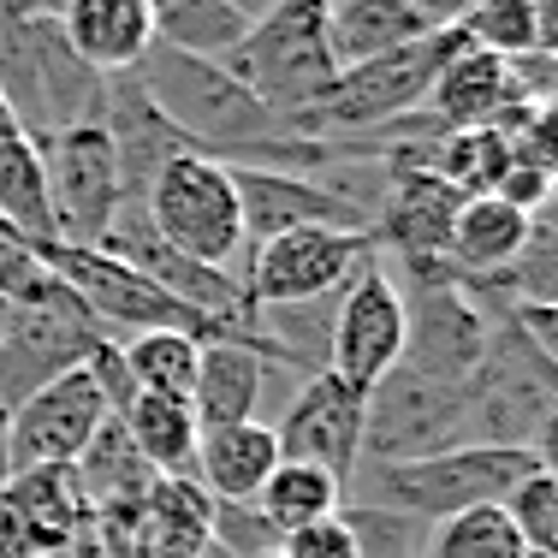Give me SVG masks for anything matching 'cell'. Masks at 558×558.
Masks as SVG:
<instances>
[{"label": "cell", "instance_id": "cell-1", "mask_svg": "<svg viewBox=\"0 0 558 558\" xmlns=\"http://www.w3.org/2000/svg\"><path fill=\"white\" fill-rule=\"evenodd\" d=\"M220 65L291 137V125L322 108L333 77H339L333 54H327V0H279L268 19L250 24L238 54L220 60Z\"/></svg>", "mask_w": 558, "mask_h": 558}, {"label": "cell", "instance_id": "cell-2", "mask_svg": "<svg viewBox=\"0 0 558 558\" xmlns=\"http://www.w3.org/2000/svg\"><path fill=\"white\" fill-rule=\"evenodd\" d=\"M463 48L458 31H428L416 36L410 48L398 54H380L368 65H351V72L333 77L327 101L315 113H303L291 125V137L303 143H333V149H351V137H368V131H387L404 125L410 113H422L434 77L446 72V60Z\"/></svg>", "mask_w": 558, "mask_h": 558}, {"label": "cell", "instance_id": "cell-3", "mask_svg": "<svg viewBox=\"0 0 558 558\" xmlns=\"http://www.w3.org/2000/svg\"><path fill=\"white\" fill-rule=\"evenodd\" d=\"M529 470H535V458L511 446H446L404 463H363L356 475L368 482L363 505H380V511L434 529L458 511H475V505H499Z\"/></svg>", "mask_w": 558, "mask_h": 558}, {"label": "cell", "instance_id": "cell-4", "mask_svg": "<svg viewBox=\"0 0 558 558\" xmlns=\"http://www.w3.org/2000/svg\"><path fill=\"white\" fill-rule=\"evenodd\" d=\"M36 262H43L48 274L65 279V291H72L77 303H84V315L101 327V339L125 333H184L196 344H215V339H232L226 327H215L203 310H191V303H179L172 291H161L149 274H137L131 262L108 256V250H72V244H43L36 250ZM238 344V339H232Z\"/></svg>", "mask_w": 558, "mask_h": 558}, {"label": "cell", "instance_id": "cell-5", "mask_svg": "<svg viewBox=\"0 0 558 558\" xmlns=\"http://www.w3.org/2000/svg\"><path fill=\"white\" fill-rule=\"evenodd\" d=\"M143 215H149L155 238L172 244L179 256L238 274L232 262L244 256V215H238V184L226 161L196 155V149L172 155L149 179V191H143Z\"/></svg>", "mask_w": 558, "mask_h": 558}, {"label": "cell", "instance_id": "cell-6", "mask_svg": "<svg viewBox=\"0 0 558 558\" xmlns=\"http://www.w3.org/2000/svg\"><path fill=\"white\" fill-rule=\"evenodd\" d=\"M48 179V215H54V244L101 250L125 208V172L101 125H72L54 137H36Z\"/></svg>", "mask_w": 558, "mask_h": 558}, {"label": "cell", "instance_id": "cell-7", "mask_svg": "<svg viewBox=\"0 0 558 558\" xmlns=\"http://www.w3.org/2000/svg\"><path fill=\"white\" fill-rule=\"evenodd\" d=\"M375 256V238L356 226H303V232L268 238L244 256V286L250 310H291V303H315L344 291L363 262Z\"/></svg>", "mask_w": 558, "mask_h": 558}, {"label": "cell", "instance_id": "cell-8", "mask_svg": "<svg viewBox=\"0 0 558 558\" xmlns=\"http://www.w3.org/2000/svg\"><path fill=\"white\" fill-rule=\"evenodd\" d=\"M108 422V398H101L89 368H65V375L43 380L31 398L0 416V446H7V475L31 470H72V458L96 440Z\"/></svg>", "mask_w": 558, "mask_h": 558}, {"label": "cell", "instance_id": "cell-9", "mask_svg": "<svg viewBox=\"0 0 558 558\" xmlns=\"http://www.w3.org/2000/svg\"><path fill=\"white\" fill-rule=\"evenodd\" d=\"M398 363H404V298H398L387 262L368 256L339 291L333 333H327V375L356 392H375Z\"/></svg>", "mask_w": 558, "mask_h": 558}, {"label": "cell", "instance_id": "cell-10", "mask_svg": "<svg viewBox=\"0 0 558 558\" xmlns=\"http://www.w3.org/2000/svg\"><path fill=\"white\" fill-rule=\"evenodd\" d=\"M363 422H368V392L344 387L327 368L303 375L291 404L274 422L279 463H310V470L333 475L339 487L356 482V470H363Z\"/></svg>", "mask_w": 558, "mask_h": 558}, {"label": "cell", "instance_id": "cell-11", "mask_svg": "<svg viewBox=\"0 0 558 558\" xmlns=\"http://www.w3.org/2000/svg\"><path fill=\"white\" fill-rule=\"evenodd\" d=\"M463 398H470V387H440V380H422L398 363L368 392L363 463H404V458H428V451L458 446Z\"/></svg>", "mask_w": 558, "mask_h": 558}, {"label": "cell", "instance_id": "cell-12", "mask_svg": "<svg viewBox=\"0 0 558 558\" xmlns=\"http://www.w3.org/2000/svg\"><path fill=\"white\" fill-rule=\"evenodd\" d=\"M387 161V155H380ZM387 196L375 203L368 238L375 256H398V262H446L451 244V220H458L463 196L446 179H434L428 167H392L387 161Z\"/></svg>", "mask_w": 558, "mask_h": 558}, {"label": "cell", "instance_id": "cell-13", "mask_svg": "<svg viewBox=\"0 0 558 558\" xmlns=\"http://www.w3.org/2000/svg\"><path fill=\"white\" fill-rule=\"evenodd\" d=\"M232 184H238V215H244V256L268 238L303 232V226H356V232H368L363 208L327 191L322 179H298V172H274V167H232Z\"/></svg>", "mask_w": 558, "mask_h": 558}, {"label": "cell", "instance_id": "cell-14", "mask_svg": "<svg viewBox=\"0 0 558 558\" xmlns=\"http://www.w3.org/2000/svg\"><path fill=\"white\" fill-rule=\"evenodd\" d=\"M279 375L286 368H274L256 344H232V339L203 344V356H196V387H191V410L203 422V434L238 428V422H262V398L274 392Z\"/></svg>", "mask_w": 558, "mask_h": 558}, {"label": "cell", "instance_id": "cell-15", "mask_svg": "<svg viewBox=\"0 0 558 558\" xmlns=\"http://www.w3.org/2000/svg\"><path fill=\"white\" fill-rule=\"evenodd\" d=\"M517 101H529V96H523V84H517L511 60H494V54H482V48H458V54L446 60V72L434 77L422 113L440 131H482V125H499Z\"/></svg>", "mask_w": 558, "mask_h": 558}, {"label": "cell", "instance_id": "cell-16", "mask_svg": "<svg viewBox=\"0 0 558 558\" xmlns=\"http://www.w3.org/2000/svg\"><path fill=\"white\" fill-rule=\"evenodd\" d=\"M54 24L65 36L77 60L101 77L131 72L155 43V19H149V0H60Z\"/></svg>", "mask_w": 558, "mask_h": 558}, {"label": "cell", "instance_id": "cell-17", "mask_svg": "<svg viewBox=\"0 0 558 558\" xmlns=\"http://www.w3.org/2000/svg\"><path fill=\"white\" fill-rule=\"evenodd\" d=\"M101 131H108L113 155H119V172H125V203H143L149 179L161 172L172 155H184L191 143L167 125L161 113L149 108V96L137 89V77L119 72L108 77V101H101Z\"/></svg>", "mask_w": 558, "mask_h": 558}, {"label": "cell", "instance_id": "cell-18", "mask_svg": "<svg viewBox=\"0 0 558 558\" xmlns=\"http://www.w3.org/2000/svg\"><path fill=\"white\" fill-rule=\"evenodd\" d=\"M279 470L274 422H238V428H208L196 440V487L215 505H256L262 482Z\"/></svg>", "mask_w": 558, "mask_h": 558}, {"label": "cell", "instance_id": "cell-19", "mask_svg": "<svg viewBox=\"0 0 558 558\" xmlns=\"http://www.w3.org/2000/svg\"><path fill=\"white\" fill-rule=\"evenodd\" d=\"M72 482H77V494H84L89 517L101 523V517H131L149 499V487L161 482V475L149 470V458H143L137 446H131L125 422L108 416L96 428V440L72 458Z\"/></svg>", "mask_w": 558, "mask_h": 558}, {"label": "cell", "instance_id": "cell-20", "mask_svg": "<svg viewBox=\"0 0 558 558\" xmlns=\"http://www.w3.org/2000/svg\"><path fill=\"white\" fill-rule=\"evenodd\" d=\"M529 220L535 215H523V208L505 203V196H463L458 220H451L446 268L475 279V286H482V279H505L529 244Z\"/></svg>", "mask_w": 558, "mask_h": 558}, {"label": "cell", "instance_id": "cell-21", "mask_svg": "<svg viewBox=\"0 0 558 558\" xmlns=\"http://www.w3.org/2000/svg\"><path fill=\"white\" fill-rule=\"evenodd\" d=\"M416 36H428V24L410 0H327V54L339 72L398 54Z\"/></svg>", "mask_w": 558, "mask_h": 558}, {"label": "cell", "instance_id": "cell-22", "mask_svg": "<svg viewBox=\"0 0 558 558\" xmlns=\"http://www.w3.org/2000/svg\"><path fill=\"white\" fill-rule=\"evenodd\" d=\"M0 220L31 250L54 244V215H48V179L43 149L19 119H0Z\"/></svg>", "mask_w": 558, "mask_h": 558}, {"label": "cell", "instance_id": "cell-23", "mask_svg": "<svg viewBox=\"0 0 558 558\" xmlns=\"http://www.w3.org/2000/svg\"><path fill=\"white\" fill-rule=\"evenodd\" d=\"M137 535L149 547L196 558L208 547V535H215V499L196 487V475H161L149 487V499L137 505Z\"/></svg>", "mask_w": 558, "mask_h": 558}, {"label": "cell", "instance_id": "cell-24", "mask_svg": "<svg viewBox=\"0 0 558 558\" xmlns=\"http://www.w3.org/2000/svg\"><path fill=\"white\" fill-rule=\"evenodd\" d=\"M125 434L131 446L149 458L155 475H191L196 463V440H203V422H196L191 398H161V392H137V404L125 410Z\"/></svg>", "mask_w": 558, "mask_h": 558}, {"label": "cell", "instance_id": "cell-25", "mask_svg": "<svg viewBox=\"0 0 558 558\" xmlns=\"http://www.w3.org/2000/svg\"><path fill=\"white\" fill-rule=\"evenodd\" d=\"M149 19L155 43L196 60H232L238 43L250 36V19L232 12L226 0H149Z\"/></svg>", "mask_w": 558, "mask_h": 558}, {"label": "cell", "instance_id": "cell-26", "mask_svg": "<svg viewBox=\"0 0 558 558\" xmlns=\"http://www.w3.org/2000/svg\"><path fill=\"white\" fill-rule=\"evenodd\" d=\"M339 494H344V487L333 482V475L310 470V463H279L268 482H262L256 511H262V523L286 541L291 529H310V523H322V517H333Z\"/></svg>", "mask_w": 558, "mask_h": 558}, {"label": "cell", "instance_id": "cell-27", "mask_svg": "<svg viewBox=\"0 0 558 558\" xmlns=\"http://www.w3.org/2000/svg\"><path fill=\"white\" fill-rule=\"evenodd\" d=\"M196 356L203 344L184 333H137L119 339V363L137 380V392H161V398H191L196 387Z\"/></svg>", "mask_w": 558, "mask_h": 558}, {"label": "cell", "instance_id": "cell-28", "mask_svg": "<svg viewBox=\"0 0 558 558\" xmlns=\"http://www.w3.org/2000/svg\"><path fill=\"white\" fill-rule=\"evenodd\" d=\"M422 558H529V553L499 505H475V511L434 523L428 541H422Z\"/></svg>", "mask_w": 558, "mask_h": 558}, {"label": "cell", "instance_id": "cell-29", "mask_svg": "<svg viewBox=\"0 0 558 558\" xmlns=\"http://www.w3.org/2000/svg\"><path fill=\"white\" fill-rule=\"evenodd\" d=\"M463 48H482L494 60H535V0H475L458 19Z\"/></svg>", "mask_w": 558, "mask_h": 558}, {"label": "cell", "instance_id": "cell-30", "mask_svg": "<svg viewBox=\"0 0 558 558\" xmlns=\"http://www.w3.org/2000/svg\"><path fill=\"white\" fill-rule=\"evenodd\" d=\"M499 511L511 517L517 541L529 558H558V482L547 470H529L511 494L499 499Z\"/></svg>", "mask_w": 558, "mask_h": 558}, {"label": "cell", "instance_id": "cell-31", "mask_svg": "<svg viewBox=\"0 0 558 558\" xmlns=\"http://www.w3.org/2000/svg\"><path fill=\"white\" fill-rule=\"evenodd\" d=\"M339 517L351 523V535H356V558H422L428 529L410 523V517L380 511V505H351V511L339 505Z\"/></svg>", "mask_w": 558, "mask_h": 558}, {"label": "cell", "instance_id": "cell-32", "mask_svg": "<svg viewBox=\"0 0 558 558\" xmlns=\"http://www.w3.org/2000/svg\"><path fill=\"white\" fill-rule=\"evenodd\" d=\"M505 286L517 291L511 310H523V303H558V226L529 220V244H523V256L511 262Z\"/></svg>", "mask_w": 558, "mask_h": 558}, {"label": "cell", "instance_id": "cell-33", "mask_svg": "<svg viewBox=\"0 0 558 558\" xmlns=\"http://www.w3.org/2000/svg\"><path fill=\"white\" fill-rule=\"evenodd\" d=\"M215 541L232 558H268V553H279V535L262 523L256 505H215Z\"/></svg>", "mask_w": 558, "mask_h": 558}, {"label": "cell", "instance_id": "cell-34", "mask_svg": "<svg viewBox=\"0 0 558 558\" xmlns=\"http://www.w3.org/2000/svg\"><path fill=\"white\" fill-rule=\"evenodd\" d=\"M279 558H356V535L333 511V517H322V523H310V529H291V535L279 541Z\"/></svg>", "mask_w": 558, "mask_h": 558}, {"label": "cell", "instance_id": "cell-35", "mask_svg": "<svg viewBox=\"0 0 558 558\" xmlns=\"http://www.w3.org/2000/svg\"><path fill=\"white\" fill-rule=\"evenodd\" d=\"M36 268H43V262H36V250L24 244V238L12 232L7 220H0V298L12 303V298L24 291V279H31Z\"/></svg>", "mask_w": 558, "mask_h": 558}, {"label": "cell", "instance_id": "cell-36", "mask_svg": "<svg viewBox=\"0 0 558 558\" xmlns=\"http://www.w3.org/2000/svg\"><path fill=\"white\" fill-rule=\"evenodd\" d=\"M535 60L558 65V0H535Z\"/></svg>", "mask_w": 558, "mask_h": 558}, {"label": "cell", "instance_id": "cell-37", "mask_svg": "<svg viewBox=\"0 0 558 558\" xmlns=\"http://www.w3.org/2000/svg\"><path fill=\"white\" fill-rule=\"evenodd\" d=\"M410 7L422 12V24H428V31H458V19L475 7V0H410Z\"/></svg>", "mask_w": 558, "mask_h": 558}, {"label": "cell", "instance_id": "cell-38", "mask_svg": "<svg viewBox=\"0 0 558 558\" xmlns=\"http://www.w3.org/2000/svg\"><path fill=\"white\" fill-rule=\"evenodd\" d=\"M226 7H232V12H244V19L256 24V19H268V12L279 7V0H226Z\"/></svg>", "mask_w": 558, "mask_h": 558}, {"label": "cell", "instance_id": "cell-39", "mask_svg": "<svg viewBox=\"0 0 558 558\" xmlns=\"http://www.w3.org/2000/svg\"><path fill=\"white\" fill-rule=\"evenodd\" d=\"M65 558H108V553H101V547H96V535H84V541H77V547H72V553H65Z\"/></svg>", "mask_w": 558, "mask_h": 558}, {"label": "cell", "instance_id": "cell-40", "mask_svg": "<svg viewBox=\"0 0 558 558\" xmlns=\"http://www.w3.org/2000/svg\"><path fill=\"white\" fill-rule=\"evenodd\" d=\"M0 119H12V113H7V101H0Z\"/></svg>", "mask_w": 558, "mask_h": 558}, {"label": "cell", "instance_id": "cell-41", "mask_svg": "<svg viewBox=\"0 0 558 558\" xmlns=\"http://www.w3.org/2000/svg\"><path fill=\"white\" fill-rule=\"evenodd\" d=\"M553 482H558V470H553Z\"/></svg>", "mask_w": 558, "mask_h": 558}, {"label": "cell", "instance_id": "cell-42", "mask_svg": "<svg viewBox=\"0 0 558 558\" xmlns=\"http://www.w3.org/2000/svg\"><path fill=\"white\" fill-rule=\"evenodd\" d=\"M268 558H279V553H268Z\"/></svg>", "mask_w": 558, "mask_h": 558}]
</instances>
